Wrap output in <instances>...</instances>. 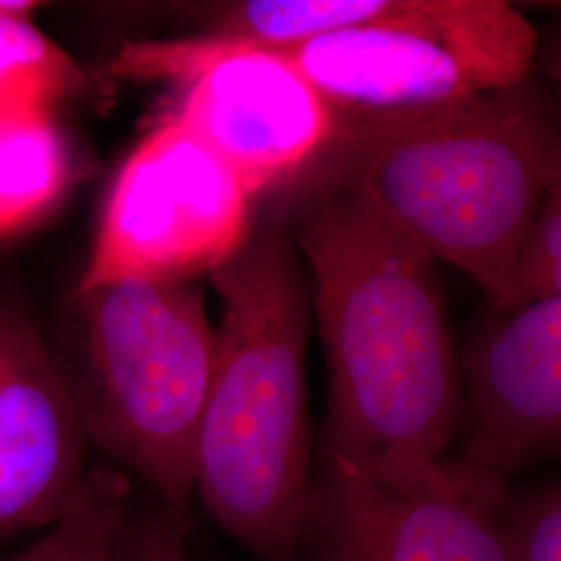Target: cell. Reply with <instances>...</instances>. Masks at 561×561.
<instances>
[{
    "label": "cell",
    "mask_w": 561,
    "mask_h": 561,
    "mask_svg": "<svg viewBox=\"0 0 561 561\" xmlns=\"http://www.w3.org/2000/svg\"><path fill=\"white\" fill-rule=\"evenodd\" d=\"M275 194L327 354L322 461L439 460L461 381L435 261L335 181L301 173Z\"/></svg>",
    "instance_id": "cell-1"
},
{
    "label": "cell",
    "mask_w": 561,
    "mask_h": 561,
    "mask_svg": "<svg viewBox=\"0 0 561 561\" xmlns=\"http://www.w3.org/2000/svg\"><path fill=\"white\" fill-rule=\"evenodd\" d=\"M304 173L352 190L500 308L516 245L561 180L558 111L530 76L421 111L337 113L331 140Z\"/></svg>",
    "instance_id": "cell-2"
},
{
    "label": "cell",
    "mask_w": 561,
    "mask_h": 561,
    "mask_svg": "<svg viewBox=\"0 0 561 561\" xmlns=\"http://www.w3.org/2000/svg\"><path fill=\"white\" fill-rule=\"evenodd\" d=\"M222 301L194 491L264 561H296L310 495L306 345L312 289L285 225L266 213L213 271Z\"/></svg>",
    "instance_id": "cell-3"
},
{
    "label": "cell",
    "mask_w": 561,
    "mask_h": 561,
    "mask_svg": "<svg viewBox=\"0 0 561 561\" xmlns=\"http://www.w3.org/2000/svg\"><path fill=\"white\" fill-rule=\"evenodd\" d=\"M41 327L88 445L190 514L217 358L201 289L144 279L73 287Z\"/></svg>",
    "instance_id": "cell-4"
},
{
    "label": "cell",
    "mask_w": 561,
    "mask_h": 561,
    "mask_svg": "<svg viewBox=\"0 0 561 561\" xmlns=\"http://www.w3.org/2000/svg\"><path fill=\"white\" fill-rule=\"evenodd\" d=\"M277 53L337 113H405L530 78L537 32L502 0H398L377 20Z\"/></svg>",
    "instance_id": "cell-5"
},
{
    "label": "cell",
    "mask_w": 561,
    "mask_h": 561,
    "mask_svg": "<svg viewBox=\"0 0 561 561\" xmlns=\"http://www.w3.org/2000/svg\"><path fill=\"white\" fill-rule=\"evenodd\" d=\"M254 227V198L173 113L121 164L73 287L121 279L192 283L231 261Z\"/></svg>",
    "instance_id": "cell-6"
},
{
    "label": "cell",
    "mask_w": 561,
    "mask_h": 561,
    "mask_svg": "<svg viewBox=\"0 0 561 561\" xmlns=\"http://www.w3.org/2000/svg\"><path fill=\"white\" fill-rule=\"evenodd\" d=\"M131 80L180 81L175 115L256 201L301 175L335 131L337 111L277 50L208 38L127 44L111 65Z\"/></svg>",
    "instance_id": "cell-7"
},
{
    "label": "cell",
    "mask_w": 561,
    "mask_h": 561,
    "mask_svg": "<svg viewBox=\"0 0 561 561\" xmlns=\"http://www.w3.org/2000/svg\"><path fill=\"white\" fill-rule=\"evenodd\" d=\"M503 477L463 460H327L310 482L312 561H505Z\"/></svg>",
    "instance_id": "cell-8"
},
{
    "label": "cell",
    "mask_w": 561,
    "mask_h": 561,
    "mask_svg": "<svg viewBox=\"0 0 561 561\" xmlns=\"http://www.w3.org/2000/svg\"><path fill=\"white\" fill-rule=\"evenodd\" d=\"M41 322L0 291V560L15 539L59 518L90 466Z\"/></svg>",
    "instance_id": "cell-9"
},
{
    "label": "cell",
    "mask_w": 561,
    "mask_h": 561,
    "mask_svg": "<svg viewBox=\"0 0 561 561\" xmlns=\"http://www.w3.org/2000/svg\"><path fill=\"white\" fill-rule=\"evenodd\" d=\"M458 368L461 460L505 479L560 451L561 298L495 310Z\"/></svg>",
    "instance_id": "cell-10"
},
{
    "label": "cell",
    "mask_w": 561,
    "mask_h": 561,
    "mask_svg": "<svg viewBox=\"0 0 561 561\" xmlns=\"http://www.w3.org/2000/svg\"><path fill=\"white\" fill-rule=\"evenodd\" d=\"M73 181V152L57 104L0 96V240L44 221Z\"/></svg>",
    "instance_id": "cell-11"
},
{
    "label": "cell",
    "mask_w": 561,
    "mask_h": 561,
    "mask_svg": "<svg viewBox=\"0 0 561 561\" xmlns=\"http://www.w3.org/2000/svg\"><path fill=\"white\" fill-rule=\"evenodd\" d=\"M398 0H245L222 4L202 38L229 46L289 50L358 27L393 11Z\"/></svg>",
    "instance_id": "cell-12"
},
{
    "label": "cell",
    "mask_w": 561,
    "mask_h": 561,
    "mask_svg": "<svg viewBox=\"0 0 561 561\" xmlns=\"http://www.w3.org/2000/svg\"><path fill=\"white\" fill-rule=\"evenodd\" d=\"M131 481L111 461H90L73 497L41 537L0 561H115Z\"/></svg>",
    "instance_id": "cell-13"
},
{
    "label": "cell",
    "mask_w": 561,
    "mask_h": 561,
    "mask_svg": "<svg viewBox=\"0 0 561 561\" xmlns=\"http://www.w3.org/2000/svg\"><path fill=\"white\" fill-rule=\"evenodd\" d=\"M36 2L0 0V96L57 102L81 88L83 73L34 21Z\"/></svg>",
    "instance_id": "cell-14"
},
{
    "label": "cell",
    "mask_w": 561,
    "mask_h": 561,
    "mask_svg": "<svg viewBox=\"0 0 561 561\" xmlns=\"http://www.w3.org/2000/svg\"><path fill=\"white\" fill-rule=\"evenodd\" d=\"M561 298V180L545 194L510 262L502 304L495 310L522 308Z\"/></svg>",
    "instance_id": "cell-15"
},
{
    "label": "cell",
    "mask_w": 561,
    "mask_h": 561,
    "mask_svg": "<svg viewBox=\"0 0 561 561\" xmlns=\"http://www.w3.org/2000/svg\"><path fill=\"white\" fill-rule=\"evenodd\" d=\"M502 549L505 561H561L560 481L510 497Z\"/></svg>",
    "instance_id": "cell-16"
},
{
    "label": "cell",
    "mask_w": 561,
    "mask_h": 561,
    "mask_svg": "<svg viewBox=\"0 0 561 561\" xmlns=\"http://www.w3.org/2000/svg\"><path fill=\"white\" fill-rule=\"evenodd\" d=\"M190 514L162 505L138 507L134 500L121 524L115 561H190Z\"/></svg>",
    "instance_id": "cell-17"
}]
</instances>
